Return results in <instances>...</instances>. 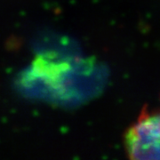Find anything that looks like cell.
Wrapping results in <instances>:
<instances>
[{"mask_svg":"<svg viewBox=\"0 0 160 160\" xmlns=\"http://www.w3.org/2000/svg\"><path fill=\"white\" fill-rule=\"evenodd\" d=\"M124 142L129 158L160 160V111H142L126 130Z\"/></svg>","mask_w":160,"mask_h":160,"instance_id":"cell-1","label":"cell"}]
</instances>
